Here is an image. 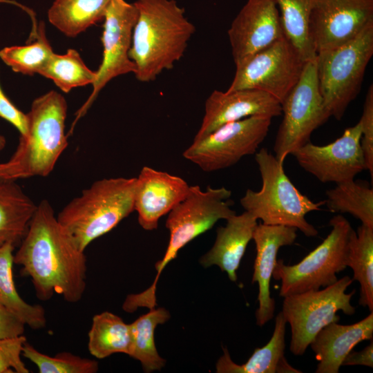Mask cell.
<instances>
[{
    "label": "cell",
    "mask_w": 373,
    "mask_h": 373,
    "mask_svg": "<svg viewBox=\"0 0 373 373\" xmlns=\"http://www.w3.org/2000/svg\"><path fill=\"white\" fill-rule=\"evenodd\" d=\"M19 245L14 263L30 278L39 300H50L55 294L73 303L82 299L86 287V256L60 224L48 200L37 204Z\"/></svg>",
    "instance_id": "cell-1"
},
{
    "label": "cell",
    "mask_w": 373,
    "mask_h": 373,
    "mask_svg": "<svg viewBox=\"0 0 373 373\" xmlns=\"http://www.w3.org/2000/svg\"><path fill=\"white\" fill-rule=\"evenodd\" d=\"M133 3L138 17L129 57L135 65L136 79L149 82L172 69L183 57L195 28L175 0H137Z\"/></svg>",
    "instance_id": "cell-2"
},
{
    "label": "cell",
    "mask_w": 373,
    "mask_h": 373,
    "mask_svg": "<svg viewBox=\"0 0 373 373\" xmlns=\"http://www.w3.org/2000/svg\"><path fill=\"white\" fill-rule=\"evenodd\" d=\"M136 178H104L68 203L57 220L82 251L134 211Z\"/></svg>",
    "instance_id": "cell-3"
},
{
    "label": "cell",
    "mask_w": 373,
    "mask_h": 373,
    "mask_svg": "<svg viewBox=\"0 0 373 373\" xmlns=\"http://www.w3.org/2000/svg\"><path fill=\"white\" fill-rule=\"evenodd\" d=\"M262 178L260 191L247 189L240 202L245 211L267 225H283L300 230L307 237H314L317 229L305 216L320 210L325 201L314 202L303 195L285 174L283 163L265 148L255 153Z\"/></svg>",
    "instance_id": "cell-4"
},
{
    "label": "cell",
    "mask_w": 373,
    "mask_h": 373,
    "mask_svg": "<svg viewBox=\"0 0 373 373\" xmlns=\"http://www.w3.org/2000/svg\"><path fill=\"white\" fill-rule=\"evenodd\" d=\"M28 117V132L20 136L17 148L9 160L17 179L48 176L68 146L65 134L67 103L55 90L36 98Z\"/></svg>",
    "instance_id": "cell-5"
},
{
    "label": "cell",
    "mask_w": 373,
    "mask_h": 373,
    "mask_svg": "<svg viewBox=\"0 0 373 373\" xmlns=\"http://www.w3.org/2000/svg\"><path fill=\"white\" fill-rule=\"evenodd\" d=\"M373 55V25L333 50L316 54L318 87L329 117L340 120L360 92Z\"/></svg>",
    "instance_id": "cell-6"
},
{
    "label": "cell",
    "mask_w": 373,
    "mask_h": 373,
    "mask_svg": "<svg viewBox=\"0 0 373 373\" xmlns=\"http://www.w3.org/2000/svg\"><path fill=\"white\" fill-rule=\"evenodd\" d=\"M332 230L316 249L299 262L287 265L277 260L272 277L281 281L280 296L318 290L337 281L336 274L347 267L348 246L354 230L349 221L337 215L329 220Z\"/></svg>",
    "instance_id": "cell-7"
},
{
    "label": "cell",
    "mask_w": 373,
    "mask_h": 373,
    "mask_svg": "<svg viewBox=\"0 0 373 373\" xmlns=\"http://www.w3.org/2000/svg\"><path fill=\"white\" fill-rule=\"evenodd\" d=\"M353 280L348 276L318 290L286 296L281 312L291 327L289 349L296 356L305 354L315 336L326 325L338 322V311L352 316L351 299L356 289L346 293Z\"/></svg>",
    "instance_id": "cell-8"
},
{
    "label": "cell",
    "mask_w": 373,
    "mask_h": 373,
    "mask_svg": "<svg viewBox=\"0 0 373 373\" xmlns=\"http://www.w3.org/2000/svg\"><path fill=\"white\" fill-rule=\"evenodd\" d=\"M231 191L227 188L208 186L204 191L200 186H190L186 198L169 213L166 227L170 233L169 242L163 258L155 264L157 275L152 289H155L162 271L178 251L200 234L209 230L221 219L227 220L236 214L229 200Z\"/></svg>",
    "instance_id": "cell-9"
},
{
    "label": "cell",
    "mask_w": 373,
    "mask_h": 373,
    "mask_svg": "<svg viewBox=\"0 0 373 373\" xmlns=\"http://www.w3.org/2000/svg\"><path fill=\"white\" fill-rule=\"evenodd\" d=\"M281 107L283 118L276 135L274 155L283 163L287 155L310 142L312 133L330 117L318 87L316 57L306 62L299 81Z\"/></svg>",
    "instance_id": "cell-10"
},
{
    "label": "cell",
    "mask_w": 373,
    "mask_h": 373,
    "mask_svg": "<svg viewBox=\"0 0 373 373\" xmlns=\"http://www.w3.org/2000/svg\"><path fill=\"white\" fill-rule=\"evenodd\" d=\"M283 35L273 44L236 65V73L227 91L256 89L280 104L299 81L306 62Z\"/></svg>",
    "instance_id": "cell-11"
},
{
    "label": "cell",
    "mask_w": 373,
    "mask_h": 373,
    "mask_svg": "<svg viewBox=\"0 0 373 373\" xmlns=\"http://www.w3.org/2000/svg\"><path fill=\"white\" fill-rule=\"evenodd\" d=\"M271 119L251 116L225 124L193 141L182 155L205 172L230 167L243 157L257 152L267 135Z\"/></svg>",
    "instance_id": "cell-12"
},
{
    "label": "cell",
    "mask_w": 373,
    "mask_h": 373,
    "mask_svg": "<svg viewBox=\"0 0 373 373\" xmlns=\"http://www.w3.org/2000/svg\"><path fill=\"white\" fill-rule=\"evenodd\" d=\"M138 17L134 3L125 0H111L105 13L102 61L96 71L93 92L76 113V122L86 113L100 90L113 78L135 73V65L129 57L133 28Z\"/></svg>",
    "instance_id": "cell-13"
},
{
    "label": "cell",
    "mask_w": 373,
    "mask_h": 373,
    "mask_svg": "<svg viewBox=\"0 0 373 373\" xmlns=\"http://www.w3.org/2000/svg\"><path fill=\"white\" fill-rule=\"evenodd\" d=\"M373 25V0H314L308 32L316 53L335 49Z\"/></svg>",
    "instance_id": "cell-14"
},
{
    "label": "cell",
    "mask_w": 373,
    "mask_h": 373,
    "mask_svg": "<svg viewBox=\"0 0 373 373\" xmlns=\"http://www.w3.org/2000/svg\"><path fill=\"white\" fill-rule=\"evenodd\" d=\"M361 139V124L358 121L332 143L318 146L309 142L293 155L305 171L320 182L339 184L352 180L367 170Z\"/></svg>",
    "instance_id": "cell-15"
},
{
    "label": "cell",
    "mask_w": 373,
    "mask_h": 373,
    "mask_svg": "<svg viewBox=\"0 0 373 373\" xmlns=\"http://www.w3.org/2000/svg\"><path fill=\"white\" fill-rule=\"evenodd\" d=\"M284 35L275 0H247L228 30L235 65Z\"/></svg>",
    "instance_id": "cell-16"
},
{
    "label": "cell",
    "mask_w": 373,
    "mask_h": 373,
    "mask_svg": "<svg viewBox=\"0 0 373 373\" xmlns=\"http://www.w3.org/2000/svg\"><path fill=\"white\" fill-rule=\"evenodd\" d=\"M282 115L280 103L256 89L222 92L215 90L204 105V115L193 141H198L221 126L251 116L273 118Z\"/></svg>",
    "instance_id": "cell-17"
},
{
    "label": "cell",
    "mask_w": 373,
    "mask_h": 373,
    "mask_svg": "<svg viewBox=\"0 0 373 373\" xmlns=\"http://www.w3.org/2000/svg\"><path fill=\"white\" fill-rule=\"evenodd\" d=\"M190 186L182 178L144 166L137 178L134 211L145 230L157 229L159 220L187 195Z\"/></svg>",
    "instance_id": "cell-18"
},
{
    "label": "cell",
    "mask_w": 373,
    "mask_h": 373,
    "mask_svg": "<svg viewBox=\"0 0 373 373\" xmlns=\"http://www.w3.org/2000/svg\"><path fill=\"white\" fill-rule=\"evenodd\" d=\"M297 229L283 225L257 224L252 239L256 248L252 283L258 285L256 323L262 327L274 315L275 300L271 296L270 282L280 247L294 244Z\"/></svg>",
    "instance_id": "cell-19"
},
{
    "label": "cell",
    "mask_w": 373,
    "mask_h": 373,
    "mask_svg": "<svg viewBox=\"0 0 373 373\" xmlns=\"http://www.w3.org/2000/svg\"><path fill=\"white\" fill-rule=\"evenodd\" d=\"M373 312L351 325L329 323L314 338L309 345L318 361L316 373H338L345 356L359 343L372 340Z\"/></svg>",
    "instance_id": "cell-20"
},
{
    "label": "cell",
    "mask_w": 373,
    "mask_h": 373,
    "mask_svg": "<svg viewBox=\"0 0 373 373\" xmlns=\"http://www.w3.org/2000/svg\"><path fill=\"white\" fill-rule=\"evenodd\" d=\"M226 220L224 227L217 229L215 242L202 256L200 263L205 267L217 265L227 274L231 281L236 282L237 270L258 222L257 219L247 211L240 215L235 214Z\"/></svg>",
    "instance_id": "cell-21"
},
{
    "label": "cell",
    "mask_w": 373,
    "mask_h": 373,
    "mask_svg": "<svg viewBox=\"0 0 373 373\" xmlns=\"http://www.w3.org/2000/svg\"><path fill=\"white\" fill-rule=\"evenodd\" d=\"M287 321L281 312L275 320L273 334L263 347L256 348L247 361L243 364L235 363L226 348L218 359L216 372L218 373H299L285 356V329Z\"/></svg>",
    "instance_id": "cell-22"
},
{
    "label": "cell",
    "mask_w": 373,
    "mask_h": 373,
    "mask_svg": "<svg viewBox=\"0 0 373 373\" xmlns=\"http://www.w3.org/2000/svg\"><path fill=\"white\" fill-rule=\"evenodd\" d=\"M37 204L14 180H0V246L23 238Z\"/></svg>",
    "instance_id": "cell-23"
},
{
    "label": "cell",
    "mask_w": 373,
    "mask_h": 373,
    "mask_svg": "<svg viewBox=\"0 0 373 373\" xmlns=\"http://www.w3.org/2000/svg\"><path fill=\"white\" fill-rule=\"evenodd\" d=\"M15 247L11 243L0 246V305L26 326L33 329L44 328L46 325L44 308L26 302L16 289L12 274Z\"/></svg>",
    "instance_id": "cell-24"
},
{
    "label": "cell",
    "mask_w": 373,
    "mask_h": 373,
    "mask_svg": "<svg viewBox=\"0 0 373 373\" xmlns=\"http://www.w3.org/2000/svg\"><path fill=\"white\" fill-rule=\"evenodd\" d=\"M111 0H55L48 11L50 23L75 37L104 18Z\"/></svg>",
    "instance_id": "cell-25"
},
{
    "label": "cell",
    "mask_w": 373,
    "mask_h": 373,
    "mask_svg": "<svg viewBox=\"0 0 373 373\" xmlns=\"http://www.w3.org/2000/svg\"><path fill=\"white\" fill-rule=\"evenodd\" d=\"M131 347L130 324L116 314L104 312L93 316L88 332V349L98 359L115 353L129 355Z\"/></svg>",
    "instance_id": "cell-26"
},
{
    "label": "cell",
    "mask_w": 373,
    "mask_h": 373,
    "mask_svg": "<svg viewBox=\"0 0 373 373\" xmlns=\"http://www.w3.org/2000/svg\"><path fill=\"white\" fill-rule=\"evenodd\" d=\"M347 267L353 280L360 284L358 303L373 312V228L361 224L352 231L348 246Z\"/></svg>",
    "instance_id": "cell-27"
},
{
    "label": "cell",
    "mask_w": 373,
    "mask_h": 373,
    "mask_svg": "<svg viewBox=\"0 0 373 373\" xmlns=\"http://www.w3.org/2000/svg\"><path fill=\"white\" fill-rule=\"evenodd\" d=\"M169 318L170 314L166 309L153 308L130 324L131 347L129 356L140 361L146 372L160 370L165 365V360L157 351L154 333L155 327Z\"/></svg>",
    "instance_id": "cell-28"
},
{
    "label": "cell",
    "mask_w": 373,
    "mask_h": 373,
    "mask_svg": "<svg viewBox=\"0 0 373 373\" xmlns=\"http://www.w3.org/2000/svg\"><path fill=\"white\" fill-rule=\"evenodd\" d=\"M325 204L334 213H348L361 224L373 228V190L354 180L336 184L326 191Z\"/></svg>",
    "instance_id": "cell-29"
},
{
    "label": "cell",
    "mask_w": 373,
    "mask_h": 373,
    "mask_svg": "<svg viewBox=\"0 0 373 373\" xmlns=\"http://www.w3.org/2000/svg\"><path fill=\"white\" fill-rule=\"evenodd\" d=\"M285 36L307 61L316 53L311 43L308 23L314 0H275Z\"/></svg>",
    "instance_id": "cell-30"
},
{
    "label": "cell",
    "mask_w": 373,
    "mask_h": 373,
    "mask_svg": "<svg viewBox=\"0 0 373 373\" xmlns=\"http://www.w3.org/2000/svg\"><path fill=\"white\" fill-rule=\"evenodd\" d=\"M54 83L64 93L73 88L93 84L96 79V71L89 69L79 52L68 49L66 54H52L39 73Z\"/></svg>",
    "instance_id": "cell-31"
},
{
    "label": "cell",
    "mask_w": 373,
    "mask_h": 373,
    "mask_svg": "<svg viewBox=\"0 0 373 373\" xmlns=\"http://www.w3.org/2000/svg\"><path fill=\"white\" fill-rule=\"evenodd\" d=\"M45 35L44 24L39 26L35 40L25 46H14L0 50V58L12 70L23 75L39 73L53 54Z\"/></svg>",
    "instance_id": "cell-32"
},
{
    "label": "cell",
    "mask_w": 373,
    "mask_h": 373,
    "mask_svg": "<svg viewBox=\"0 0 373 373\" xmlns=\"http://www.w3.org/2000/svg\"><path fill=\"white\" fill-rule=\"evenodd\" d=\"M21 355L33 363L40 373H95L98 362L68 352H62L51 356L40 352L26 341Z\"/></svg>",
    "instance_id": "cell-33"
},
{
    "label": "cell",
    "mask_w": 373,
    "mask_h": 373,
    "mask_svg": "<svg viewBox=\"0 0 373 373\" xmlns=\"http://www.w3.org/2000/svg\"><path fill=\"white\" fill-rule=\"evenodd\" d=\"M26 336L0 338V373H29L21 360V352Z\"/></svg>",
    "instance_id": "cell-34"
},
{
    "label": "cell",
    "mask_w": 373,
    "mask_h": 373,
    "mask_svg": "<svg viewBox=\"0 0 373 373\" xmlns=\"http://www.w3.org/2000/svg\"><path fill=\"white\" fill-rule=\"evenodd\" d=\"M361 124V146L367 170L373 178V86L370 85L364 102Z\"/></svg>",
    "instance_id": "cell-35"
},
{
    "label": "cell",
    "mask_w": 373,
    "mask_h": 373,
    "mask_svg": "<svg viewBox=\"0 0 373 373\" xmlns=\"http://www.w3.org/2000/svg\"><path fill=\"white\" fill-rule=\"evenodd\" d=\"M0 117L10 122L20 133L26 136L28 132L27 114L18 109L3 91L0 84Z\"/></svg>",
    "instance_id": "cell-36"
},
{
    "label": "cell",
    "mask_w": 373,
    "mask_h": 373,
    "mask_svg": "<svg viewBox=\"0 0 373 373\" xmlns=\"http://www.w3.org/2000/svg\"><path fill=\"white\" fill-rule=\"evenodd\" d=\"M25 326L14 314L0 305V338L23 335Z\"/></svg>",
    "instance_id": "cell-37"
},
{
    "label": "cell",
    "mask_w": 373,
    "mask_h": 373,
    "mask_svg": "<svg viewBox=\"0 0 373 373\" xmlns=\"http://www.w3.org/2000/svg\"><path fill=\"white\" fill-rule=\"evenodd\" d=\"M365 365L373 367V343L359 352L350 351L344 358L342 365Z\"/></svg>",
    "instance_id": "cell-38"
},
{
    "label": "cell",
    "mask_w": 373,
    "mask_h": 373,
    "mask_svg": "<svg viewBox=\"0 0 373 373\" xmlns=\"http://www.w3.org/2000/svg\"><path fill=\"white\" fill-rule=\"evenodd\" d=\"M6 144V138L0 135V151L3 149ZM0 180H17L13 165L9 160L0 163Z\"/></svg>",
    "instance_id": "cell-39"
},
{
    "label": "cell",
    "mask_w": 373,
    "mask_h": 373,
    "mask_svg": "<svg viewBox=\"0 0 373 373\" xmlns=\"http://www.w3.org/2000/svg\"><path fill=\"white\" fill-rule=\"evenodd\" d=\"M1 2L10 3H14V4L17 5V3L13 2L12 1H9V0H0V3Z\"/></svg>",
    "instance_id": "cell-40"
}]
</instances>
